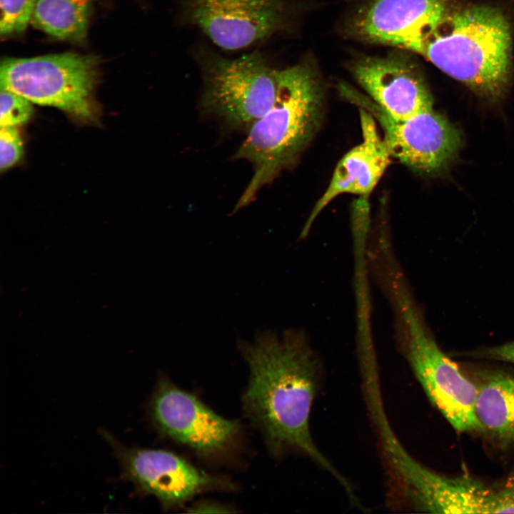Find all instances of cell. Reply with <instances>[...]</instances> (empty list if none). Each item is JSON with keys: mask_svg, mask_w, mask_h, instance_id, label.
Returning <instances> with one entry per match:
<instances>
[{"mask_svg": "<svg viewBox=\"0 0 514 514\" xmlns=\"http://www.w3.org/2000/svg\"><path fill=\"white\" fill-rule=\"evenodd\" d=\"M511 34L508 19L498 7L450 6L410 34L401 49L423 56L479 97L495 102L510 84Z\"/></svg>", "mask_w": 514, "mask_h": 514, "instance_id": "obj_2", "label": "cell"}, {"mask_svg": "<svg viewBox=\"0 0 514 514\" xmlns=\"http://www.w3.org/2000/svg\"><path fill=\"white\" fill-rule=\"evenodd\" d=\"M395 473L413 498L431 513H488L492 489L469 477L448 478L414 460L399 442L387 449Z\"/></svg>", "mask_w": 514, "mask_h": 514, "instance_id": "obj_12", "label": "cell"}, {"mask_svg": "<svg viewBox=\"0 0 514 514\" xmlns=\"http://www.w3.org/2000/svg\"><path fill=\"white\" fill-rule=\"evenodd\" d=\"M0 126H15L26 123L31 117V102L19 94L0 87Z\"/></svg>", "mask_w": 514, "mask_h": 514, "instance_id": "obj_18", "label": "cell"}, {"mask_svg": "<svg viewBox=\"0 0 514 514\" xmlns=\"http://www.w3.org/2000/svg\"><path fill=\"white\" fill-rule=\"evenodd\" d=\"M238 348L249 368L242 401L251 422L276 455L297 451L329 472L347 492L351 486L315 444L310 414L316 394L319 365L303 331L258 332L253 342L239 339Z\"/></svg>", "mask_w": 514, "mask_h": 514, "instance_id": "obj_1", "label": "cell"}, {"mask_svg": "<svg viewBox=\"0 0 514 514\" xmlns=\"http://www.w3.org/2000/svg\"><path fill=\"white\" fill-rule=\"evenodd\" d=\"M278 69L260 53L212 57L203 71L202 109L233 129L247 131L273 105Z\"/></svg>", "mask_w": 514, "mask_h": 514, "instance_id": "obj_6", "label": "cell"}, {"mask_svg": "<svg viewBox=\"0 0 514 514\" xmlns=\"http://www.w3.org/2000/svg\"><path fill=\"white\" fill-rule=\"evenodd\" d=\"M343 96L370 113L381 126L391 157L413 171L435 176L444 171L461 145L458 129L442 114L429 109L407 118H395L371 98L345 84Z\"/></svg>", "mask_w": 514, "mask_h": 514, "instance_id": "obj_7", "label": "cell"}, {"mask_svg": "<svg viewBox=\"0 0 514 514\" xmlns=\"http://www.w3.org/2000/svg\"><path fill=\"white\" fill-rule=\"evenodd\" d=\"M99 65L96 56L74 52L5 58L1 62L0 86L32 104L87 119L93 115L91 97Z\"/></svg>", "mask_w": 514, "mask_h": 514, "instance_id": "obj_5", "label": "cell"}, {"mask_svg": "<svg viewBox=\"0 0 514 514\" xmlns=\"http://www.w3.org/2000/svg\"><path fill=\"white\" fill-rule=\"evenodd\" d=\"M93 0H38L31 25L62 41H85Z\"/></svg>", "mask_w": 514, "mask_h": 514, "instance_id": "obj_16", "label": "cell"}, {"mask_svg": "<svg viewBox=\"0 0 514 514\" xmlns=\"http://www.w3.org/2000/svg\"><path fill=\"white\" fill-rule=\"evenodd\" d=\"M402 349L428 399L458 432L483 430L475 410L476 384L439 348L400 278L390 283Z\"/></svg>", "mask_w": 514, "mask_h": 514, "instance_id": "obj_4", "label": "cell"}, {"mask_svg": "<svg viewBox=\"0 0 514 514\" xmlns=\"http://www.w3.org/2000/svg\"><path fill=\"white\" fill-rule=\"evenodd\" d=\"M149 410L158 433L188 447L200 456L228 459L240 445L241 425L214 412L195 395L161 377Z\"/></svg>", "mask_w": 514, "mask_h": 514, "instance_id": "obj_8", "label": "cell"}, {"mask_svg": "<svg viewBox=\"0 0 514 514\" xmlns=\"http://www.w3.org/2000/svg\"><path fill=\"white\" fill-rule=\"evenodd\" d=\"M23 146L21 136L16 127L4 126L0 130V168L4 171L21 158Z\"/></svg>", "mask_w": 514, "mask_h": 514, "instance_id": "obj_19", "label": "cell"}, {"mask_svg": "<svg viewBox=\"0 0 514 514\" xmlns=\"http://www.w3.org/2000/svg\"><path fill=\"white\" fill-rule=\"evenodd\" d=\"M189 16L217 46L235 51L281 29L286 6L281 0H193Z\"/></svg>", "mask_w": 514, "mask_h": 514, "instance_id": "obj_10", "label": "cell"}, {"mask_svg": "<svg viewBox=\"0 0 514 514\" xmlns=\"http://www.w3.org/2000/svg\"><path fill=\"white\" fill-rule=\"evenodd\" d=\"M468 356L514 364V341L470 352Z\"/></svg>", "mask_w": 514, "mask_h": 514, "instance_id": "obj_20", "label": "cell"}, {"mask_svg": "<svg viewBox=\"0 0 514 514\" xmlns=\"http://www.w3.org/2000/svg\"><path fill=\"white\" fill-rule=\"evenodd\" d=\"M450 5V0H368L351 16L346 31L358 40L391 46Z\"/></svg>", "mask_w": 514, "mask_h": 514, "instance_id": "obj_14", "label": "cell"}, {"mask_svg": "<svg viewBox=\"0 0 514 514\" xmlns=\"http://www.w3.org/2000/svg\"><path fill=\"white\" fill-rule=\"evenodd\" d=\"M101 434L120 463L123 477L138 493L153 495L167 510L182 507L194 496L211 490H233V484L196 467L166 450L128 448L111 433Z\"/></svg>", "mask_w": 514, "mask_h": 514, "instance_id": "obj_9", "label": "cell"}, {"mask_svg": "<svg viewBox=\"0 0 514 514\" xmlns=\"http://www.w3.org/2000/svg\"><path fill=\"white\" fill-rule=\"evenodd\" d=\"M38 0H0V35L9 38L23 33L29 24Z\"/></svg>", "mask_w": 514, "mask_h": 514, "instance_id": "obj_17", "label": "cell"}, {"mask_svg": "<svg viewBox=\"0 0 514 514\" xmlns=\"http://www.w3.org/2000/svg\"><path fill=\"white\" fill-rule=\"evenodd\" d=\"M278 84L273 105L246 131L233 156L248 161L253 168L234 212L248 205L261 188L293 165L322 121L324 87L312 64L278 69Z\"/></svg>", "mask_w": 514, "mask_h": 514, "instance_id": "obj_3", "label": "cell"}, {"mask_svg": "<svg viewBox=\"0 0 514 514\" xmlns=\"http://www.w3.org/2000/svg\"><path fill=\"white\" fill-rule=\"evenodd\" d=\"M475 410L482 428L503 445L514 442V376L485 372L476 385Z\"/></svg>", "mask_w": 514, "mask_h": 514, "instance_id": "obj_15", "label": "cell"}, {"mask_svg": "<svg viewBox=\"0 0 514 514\" xmlns=\"http://www.w3.org/2000/svg\"><path fill=\"white\" fill-rule=\"evenodd\" d=\"M351 70L368 97L395 118L433 109V99L420 69L405 54L360 57Z\"/></svg>", "mask_w": 514, "mask_h": 514, "instance_id": "obj_11", "label": "cell"}, {"mask_svg": "<svg viewBox=\"0 0 514 514\" xmlns=\"http://www.w3.org/2000/svg\"><path fill=\"white\" fill-rule=\"evenodd\" d=\"M360 112L362 141L348 151L338 163L331 180L317 201L303 227L304 238L317 216L336 197L343 193L368 196L390 161V153L378 132L376 120L365 109Z\"/></svg>", "mask_w": 514, "mask_h": 514, "instance_id": "obj_13", "label": "cell"}]
</instances>
